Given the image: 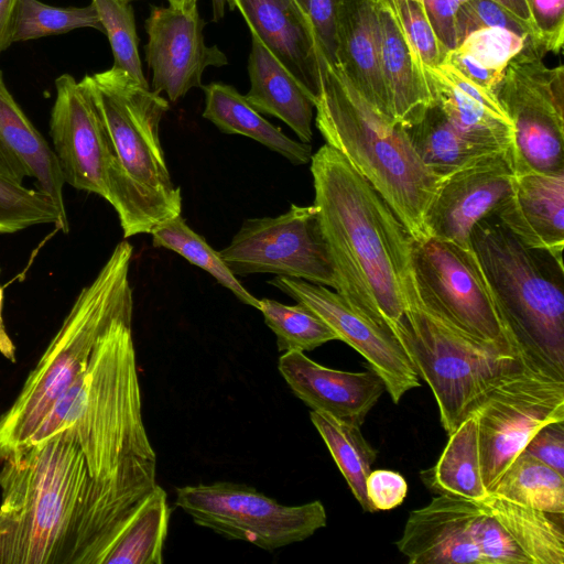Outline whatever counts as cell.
Returning <instances> with one entry per match:
<instances>
[{
  "instance_id": "1",
  "label": "cell",
  "mask_w": 564,
  "mask_h": 564,
  "mask_svg": "<svg viewBox=\"0 0 564 564\" xmlns=\"http://www.w3.org/2000/svg\"><path fill=\"white\" fill-rule=\"evenodd\" d=\"M314 205L336 273V292L392 330L414 288L411 236L373 186L328 144L311 158Z\"/></svg>"
},
{
  "instance_id": "2",
  "label": "cell",
  "mask_w": 564,
  "mask_h": 564,
  "mask_svg": "<svg viewBox=\"0 0 564 564\" xmlns=\"http://www.w3.org/2000/svg\"><path fill=\"white\" fill-rule=\"evenodd\" d=\"M0 564H70L77 531L113 479L91 477L70 429L0 457Z\"/></svg>"
},
{
  "instance_id": "3",
  "label": "cell",
  "mask_w": 564,
  "mask_h": 564,
  "mask_svg": "<svg viewBox=\"0 0 564 564\" xmlns=\"http://www.w3.org/2000/svg\"><path fill=\"white\" fill-rule=\"evenodd\" d=\"M132 313L133 308L127 310L109 324L85 371L26 442L70 429L91 477L98 480L156 475V455L142 420Z\"/></svg>"
},
{
  "instance_id": "4",
  "label": "cell",
  "mask_w": 564,
  "mask_h": 564,
  "mask_svg": "<svg viewBox=\"0 0 564 564\" xmlns=\"http://www.w3.org/2000/svg\"><path fill=\"white\" fill-rule=\"evenodd\" d=\"M80 82L107 132L112 155L108 202L123 237L150 234L182 213L181 188L172 181L159 135L169 102L113 67L85 75Z\"/></svg>"
},
{
  "instance_id": "5",
  "label": "cell",
  "mask_w": 564,
  "mask_h": 564,
  "mask_svg": "<svg viewBox=\"0 0 564 564\" xmlns=\"http://www.w3.org/2000/svg\"><path fill=\"white\" fill-rule=\"evenodd\" d=\"M314 108L326 144L373 186L413 239L425 238V215L443 178L421 161L406 129L375 111L324 54Z\"/></svg>"
},
{
  "instance_id": "6",
  "label": "cell",
  "mask_w": 564,
  "mask_h": 564,
  "mask_svg": "<svg viewBox=\"0 0 564 564\" xmlns=\"http://www.w3.org/2000/svg\"><path fill=\"white\" fill-rule=\"evenodd\" d=\"M133 248L119 242L77 295L61 328L0 416V457L26 444L62 393L85 371L109 324L133 308L129 267Z\"/></svg>"
},
{
  "instance_id": "7",
  "label": "cell",
  "mask_w": 564,
  "mask_h": 564,
  "mask_svg": "<svg viewBox=\"0 0 564 564\" xmlns=\"http://www.w3.org/2000/svg\"><path fill=\"white\" fill-rule=\"evenodd\" d=\"M500 317L518 347L564 375V267L490 215L470 236Z\"/></svg>"
},
{
  "instance_id": "8",
  "label": "cell",
  "mask_w": 564,
  "mask_h": 564,
  "mask_svg": "<svg viewBox=\"0 0 564 564\" xmlns=\"http://www.w3.org/2000/svg\"><path fill=\"white\" fill-rule=\"evenodd\" d=\"M391 332L431 388L447 435L492 387L531 358L518 347L475 339L443 322L422 306L415 286Z\"/></svg>"
},
{
  "instance_id": "9",
  "label": "cell",
  "mask_w": 564,
  "mask_h": 564,
  "mask_svg": "<svg viewBox=\"0 0 564 564\" xmlns=\"http://www.w3.org/2000/svg\"><path fill=\"white\" fill-rule=\"evenodd\" d=\"M471 410L478 416L482 479L489 492L541 427L564 421V375L529 358Z\"/></svg>"
},
{
  "instance_id": "10",
  "label": "cell",
  "mask_w": 564,
  "mask_h": 564,
  "mask_svg": "<svg viewBox=\"0 0 564 564\" xmlns=\"http://www.w3.org/2000/svg\"><path fill=\"white\" fill-rule=\"evenodd\" d=\"M530 44L514 56L496 87L512 122L516 175L564 172V68L549 67Z\"/></svg>"
},
{
  "instance_id": "11",
  "label": "cell",
  "mask_w": 564,
  "mask_h": 564,
  "mask_svg": "<svg viewBox=\"0 0 564 564\" xmlns=\"http://www.w3.org/2000/svg\"><path fill=\"white\" fill-rule=\"evenodd\" d=\"M411 264L416 295L427 312L475 339L518 347L473 249L411 237Z\"/></svg>"
},
{
  "instance_id": "12",
  "label": "cell",
  "mask_w": 564,
  "mask_h": 564,
  "mask_svg": "<svg viewBox=\"0 0 564 564\" xmlns=\"http://www.w3.org/2000/svg\"><path fill=\"white\" fill-rule=\"evenodd\" d=\"M175 491V506L196 524L267 551L306 540L327 523L325 507L318 500L283 506L242 484L217 481Z\"/></svg>"
},
{
  "instance_id": "13",
  "label": "cell",
  "mask_w": 564,
  "mask_h": 564,
  "mask_svg": "<svg viewBox=\"0 0 564 564\" xmlns=\"http://www.w3.org/2000/svg\"><path fill=\"white\" fill-rule=\"evenodd\" d=\"M395 545L410 564H529L480 501L449 495L412 510Z\"/></svg>"
},
{
  "instance_id": "14",
  "label": "cell",
  "mask_w": 564,
  "mask_h": 564,
  "mask_svg": "<svg viewBox=\"0 0 564 564\" xmlns=\"http://www.w3.org/2000/svg\"><path fill=\"white\" fill-rule=\"evenodd\" d=\"M235 275L274 273L336 289V273L316 206L291 205L275 217L246 219L218 251Z\"/></svg>"
},
{
  "instance_id": "15",
  "label": "cell",
  "mask_w": 564,
  "mask_h": 564,
  "mask_svg": "<svg viewBox=\"0 0 564 564\" xmlns=\"http://www.w3.org/2000/svg\"><path fill=\"white\" fill-rule=\"evenodd\" d=\"M268 283L310 308L334 330L338 340L359 352L382 378L395 404L408 391L420 387V377L392 332L372 321L337 292L325 285L282 275Z\"/></svg>"
},
{
  "instance_id": "16",
  "label": "cell",
  "mask_w": 564,
  "mask_h": 564,
  "mask_svg": "<svg viewBox=\"0 0 564 564\" xmlns=\"http://www.w3.org/2000/svg\"><path fill=\"white\" fill-rule=\"evenodd\" d=\"M55 88L50 135L64 181L108 202L112 155L96 105L86 86L69 74L58 76Z\"/></svg>"
},
{
  "instance_id": "17",
  "label": "cell",
  "mask_w": 564,
  "mask_h": 564,
  "mask_svg": "<svg viewBox=\"0 0 564 564\" xmlns=\"http://www.w3.org/2000/svg\"><path fill=\"white\" fill-rule=\"evenodd\" d=\"M514 177L510 151L485 155L444 177L425 215V236L471 250L475 225L511 194Z\"/></svg>"
},
{
  "instance_id": "18",
  "label": "cell",
  "mask_w": 564,
  "mask_h": 564,
  "mask_svg": "<svg viewBox=\"0 0 564 564\" xmlns=\"http://www.w3.org/2000/svg\"><path fill=\"white\" fill-rule=\"evenodd\" d=\"M144 25L152 90L164 91L173 102L192 88H202V76L207 67L228 64L226 54L217 45H206L205 21L198 10L185 13L171 7H151Z\"/></svg>"
},
{
  "instance_id": "19",
  "label": "cell",
  "mask_w": 564,
  "mask_h": 564,
  "mask_svg": "<svg viewBox=\"0 0 564 564\" xmlns=\"http://www.w3.org/2000/svg\"><path fill=\"white\" fill-rule=\"evenodd\" d=\"M227 6L241 13L250 33L258 36L314 101L324 53L312 22L296 0H228Z\"/></svg>"
},
{
  "instance_id": "20",
  "label": "cell",
  "mask_w": 564,
  "mask_h": 564,
  "mask_svg": "<svg viewBox=\"0 0 564 564\" xmlns=\"http://www.w3.org/2000/svg\"><path fill=\"white\" fill-rule=\"evenodd\" d=\"M278 368L293 393L313 411L360 426L386 390L382 378L371 368L360 372L336 370L299 350L284 351Z\"/></svg>"
},
{
  "instance_id": "21",
  "label": "cell",
  "mask_w": 564,
  "mask_h": 564,
  "mask_svg": "<svg viewBox=\"0 0 564 564\" xmlns=\"http://www.w3.org/2000/svg\"><path fill=\"white\" fill-rule=\"evenodd\" d=\"M377 1L380 62L391 120L405 129L417 123L436 104L422 58L388 0Z\"/></svg>"
},
{
  "instance_id": "22",
  "label": "cell",
  "mask_w": 564,
  "mask_h": 564,
  "mask_svg": "<svg viewBox=\"0 0 564 564\" xmlns=\"http://www.w3.org/2000/svg\"><path fill=\"white\" fill-rule=\"evenodd\" d=\"M492 215L523 245L563 264L564 172L516 175L511 194Z\"/></svg>"
},
{
  "instance_id": "23",
  "label": "cell",
  "mask_w": 564,
  "mask_h": 564,
  "mask_svg": "<svg viewBox=\"0 0 564 564\" xmlns=\"http://www.w3.org/2000/svg\"><path fill=\"white\" fill-rule=\"evenodd\" d=\"M335 63L371 108L392 122L380 62L376 0H338Z\"/></svg>"
},
{
  "instance_id": "24",
  "label": "cell",
  "mask_w": 564,
  "mask_h": 564,
  "mask_svg": "<svg viewBox=\"0 0 564 564\" xmlns=\"http://www.w3.org/2000/svg\"><path fill=\"white\" fill-rule=\"evenodd\" d=\"M0 175L19 184L24 177L33 178L36 189L50 196L67 216L65 181L57 156L9 91L1 70Z\"/></svg>"
},
{
  "instance_id": "25",
  "label": "cell",
  "mask_w": 564,
  "mask_h": 564,
  "mask_svg": "<svg viewBox=\"0 0 564 564\" xmlns=\"http://www.w3.org/2000/svg\"><path fill=\"white\" fill-rule=\"evenodd\" d=\"M436 104L469 140L498 151H510L512 122L499 102L496 93L486 89L443 62L426 67Z\"/></svg>"
},
{
  "instance_id": "26",
  "label": "cell",
  "mask_w": 564,
  "mask_h": 564,
  "mask_svg": "<svg viewBox=\"0 0 564 564\" xmlns=\"http://www.w3.org/2000/svg\"><path fill=\"white\" fill-rule=\"evenodd\" d=\"M248 73L250 89L245 97L250 105L260 113L282 120L301 142L310 143L313 98L254 33H251Z\"/></svg>"
},
{
  "instance_id": "27",
  "label": "cell",
  "mask_w": 564,
  "mask_h": 564,
  "mask_svg": "<svg viewBox=\"0 0 564 564\" xmlns=\"http://www.w3.org/2000/svg\"><path fill=\"white\" fill-rule=\"evenodd\" d=\"M202 88L205 93L203 117L221 132L253 139L295 165L311 161L313 153L310 143L286 137L279 127L264 119L234 86L210 83Z\"/></svg>"
},
{
  "instance_id": "28",
  "label": "cell",
  "mask_w": 564,
  "mask_h": 564,
  "mask_svg": "<svg viewBox=\"0 0 564 564\" xmlns=\"http://www.w3.org/2000/svg\"><path fill=\"white\" fill-rule=\"evenodd\" d=\"M425 486L438 495L480 501L487 495L481 471L478 416L469 411L448 434L433 467L421 471Z\"/></svg>"
},
{
  "instance_id": "29",
  "label": "cell",
  "mask_w": 564,
  "mask_h": 564,
  "mask_svg": "<svg viewBox=\"0 0 564 564\" xmlns=\"http://www.w3.org/2000/svg\"><path fill=\"white\" fill-rule=\"evenodd\" d=\"M480 502L507 531L529 564H564V514L488 494Z\"/></svg>"
},
{
  "instance_id": "30",
  "label": "cell",
  "mask_w": 564,
  "mask_h": 564,
  "mask_svg": "<svg viewBox=\"0 0 564 564\" xmlns=\"http://www.w3.org/2000/svg\"><path fill=\"white\" fill-rule=\"evenodd\" d=\"M411 143L424 165L444 178L485 155L501 152L474 142L460 133L437 104L406 129Z\"/></svg>"
},
{
  "instance_id": "31",
  "label": "cell",
  "mask_w": 564,
  "mask_h": 564,
  "mask_svg": "<svg viewBox=\"0 0 564 564\" xmlns=\"http://www.w3.org/2000/svg\"><path fill=\"white\" fill-rule=\"evenodd\" d=\"M530 44L505 28H482L466 35L444 62L477 85L495 91L510 61Z\"/></svg>"
},
{
  "instance_id": "32",
  "label": "cell",
  "mask_w": 564,
  "mask_h": 564,
  "mask_svg": "<svg viewBox=\"0 0 564 564\" xmlns=\"http://www.w3.org/2000/svg\"><path fill=\"white\" fill-rule=\"evenodd\" d=\"M171 510L158 484L123 525L105 564H162Z\"/></svg>"
},
{
  "instance_id": "33",
  "label": "cell",
  "mask_w": 564,
  "mask_h": 564,
  "mask_svg": "<svg viewBox=\"0 0 564 564\" xmlns=\"http://www.w3.org/2000/svg\"><path fill=\"white\" fill-rule=\"evenodd\" d=\"M310 419L362 510L375 512L367 498L366 479L378 453L364 437L360 425L313 410Z\"/></svg>"
},
{
  "instance_id": "34",
  "label": "cell",
  "mask_w": 564,
  "mask_h": 564,
  "mask_svg": "<svg viewBox=\"0 0 564 564\" xmlns=\"http://www.w3.org/2000/svg\"><path fill=\"white\" fill-rule=\"evenodd\" d=\"M488 494L551 513L564 514V475L520 453Z\"/></svg>"
},
{
  "instance_id": "35",
  "label": "cell",
  "mask_w": 564,
  "mask_h": 564,
  "mask_svg": "<svg viewBox=\"0 0 564 564\" xmlns=\"http://www.w3.org/2000/svg\"><path fill=\"white\" fill-rule=\"evenodd\" d=\"M150 234L154 247L170 249L178 253L192 264L208 272L242 303L259 310V300L243 288L220 258L218 251L195 232L181 215L159 224Z\"/></svg>"
},
{
  "instance_id": "36",
  "label": "cell",
  "mask_w": 564,
  "mask_h": 564,
  "mask_svg": "<svg viewBox=\"0 0 564 564\" xmlns=\"http://www.w3.org/2000/svg\"><path fill=\"white\" fill-rule=\"evenodd\" d=\"M84 28L104 32L93 3L63 8L40 0H19L11 25V42L36 40Z\"/></svg>"
},
{
  "instance_id": "37",
  "label": "cell",
  "mask_w": 564,
  "mask_h": 564,
  "mask_svg": "<svg viewBox=\"0 0 564 564\" xmlns=\"http://www.w3.org/2000/svg\"><path fill=\"white\" fill-rule=\"evenodd\" d=\"M259 311L275 334L279 351H308L330 340L334 330L315 313L297 303L285 305L271 299L259 300Z\"/></svg>"
},
{
  "instance_id": "38",
  "label": "cell",
  "mask_w": 564,
  "mask_h": 564,
  "mask_svg": "<svg viewBox=\"0 0 564 564\" xmlns=\"http://www.w3.org/2000/svg\"><path fill=\"white\" fill-rule=\"evenodd\" d=\"M46 224L68 232L67 216L50 196L0 175V234Z\"/></svg>"
},
{
  "instance_id": "39",
  "label": "cell",
  "mask_w": 564,
  "mask_h": 564,
  "mask_svg": "<svg viewBox=\"0 0 564 564\" xmlns=\"http://www.w3.org/2000/svg\"><path fill=\"white\" fill-rule=\"evenodd\" d=\"M132 1L91 0V3L112 51V67L123 70L142 86L149 87L139 55V37Z\"/></svg>"
},
{
  "instance_id": "40",
  "label": "cell",
  "mask_w": 564,
  "mask_h": 564,
  "mask_svg": "<svg viewBox=\"0 0 564 564\" xmlns=\"http://www.w3.org/2000/svg\"><path fill=\"white\" fill-rule=\"evenodd\" d=\"M426 67L443 63L449 52L440 41L422 0H388Z\"/></svg>"
},
{
  "instance_id": "41",
  "label": "cell",
  "mask_w": 564,
  "mask_h": 564,
  "mask_svg": "<svg viewBox=\"0 0 564 564\" xmlns=\"http://www.w3.org/2000/svg\"><path fill=\"white\" fill-rule=\"evenodd\" d=\"M494 26L511 30L530 42L529 28L498 3L491 0H468L459 4L456 14L458 43L476 30Z\"/></svg>"
},
{
  "instance_id": "42",
  "label": "cell",
  "mask_w": 564,
  "mask_h": 564,
  "mask_svg": "<svg viewBox=\"0 0 564 564\" xmlns=\"http://www.w3.org/2000/svg\"><path fill=\"white\" fill-rule=\"evenodd\" d=\"M532 46L543 53H558L564 43V0H529Z\"/></svg>"
},
{
  "instance_id": "43",
  "label": "cell",
  "mask_w": 564,
  "mask_h": 564,
  "mask_svg": "<svg viewBox=\"0 0 564 564\" xmlns=\"http://www.w3.org/2000/svg\"><path fill=\"white\" fill-rule=\"evenodd\" d=\"M366 492L375 511H388L404 501L408 494V482L398 471L376 469L367 476Z\"/></svg>"
},
{
  "instance_id": "44",
  "label": "cell",
  "mask_w": 564,
  "mask_h": 564,
  "mask_svg": "<svg viewBox=\"0 0 564 564\" xmlns=\"http://www.w3.org/2000/svg\"><path fill=\"white\" fill-rule=\"evenodd\" d=\"M523 452L564 475V421L541 427Z\"/></svg>"
},
{
  "instance_id": "45",
  "label": "cell",
  "mask_w": 564,
  "mask_h": 564,
  "mask_svg": "<svg viewBox=\"0 0 564 564\" xmlns=\"http://www.w3.org/2000/svg\"><path fill=\"white\" fill-rule=\"evenodd\" d=\"M313 24L326 58L335 62V13L338 0H296Z\"/></svg>"
},
{
  "instance_id": "46",
  "label": "cell",
  "mask_w": 564,
  "mask_h": 564,
  "mask_svg": "<svg viewBox=\"0 0 564 564\" xmlns=\"http://www.w3.org/2000/svg\"><path fill=\"white\" fill-rule=\"evenodd\" d=\"M434 30L448 50L457 46L456 14L459 8L457 0H422Z\"/></svg>"
},
{
  "instance_id": "47",
  "label": "cell",
  "mask_w": 564,
  "mask_h": 564,
  "mask_svg": "<svg viewBox=\"0 0 564 564\" xmlns=\"http://www.w3.org/2000/svg\"><path fill=\"white\" fill-rule=\"evenodd\" d=\"M19 0H0V55L12 44L11 25Z\"/></svg>"
},
{
  "instance_id": "48",
  "label": "cell",
  "mask_w": 564,
  "mask_h": 564,
  "mask_svg": "<svg viewBox=\"0 0 564 564\" xmlns=\"http://www.w3.org/2000/svg\"><path fill=\"white\" fill-rule=\"evenodd\" d=\"M457 1L459 4H462L468 0H457ZM491 1L501 6L503 9H506L508 12H510L512 15H514L518 20L523 22L529 28L530 33H531L530 43L532 46L533 26H532V18H531L529 0H491Z\"/></svg>"
},
{
  "instance_id": "49",
  "label": "cell",
  "mask_w": 564,
  "mask_h": 564,
  "mask_svg": "<svg viewBox=\"0 0 564 564\" xmlns=\"http://www.w3.org/2000/svg\"><path fill=\"white\" fill-rule=\"evenodd\" d=\"M3 290L0 286V352L10 361H15V347L8 335L2 318Z\"/></svg>"
},
{
  "instance_id": "50",
  "label": "cell",
  "mask_w": 564,
  "mask_h": 564,
  "mask_svg": "<svg viewBox=\"0 0 564 564\" xmlns=\"http://www.w3.org/2000/svg\"><path fill=\"white\" fill-rule=\"evenodd\" d=\"M171 8L181 12H192L197 10L198 0H167Z\"/></svg>"
},
{
  "instance_id": "51",
  "label": "cell",
  "mask_w": 564,
  "mask_h": 564,
  "mask_svg": "<svg viewBox=\"0 0 564 564\" xmlns=\"http://www.w3.org/2000/svg\"><path fill=\"white\" fill-rule=\"evenodd\" d=\"M228 3V0H212L213 6V21L217 22L221 20L225 15V6Z\"/></svg>"
}]
</instances>
